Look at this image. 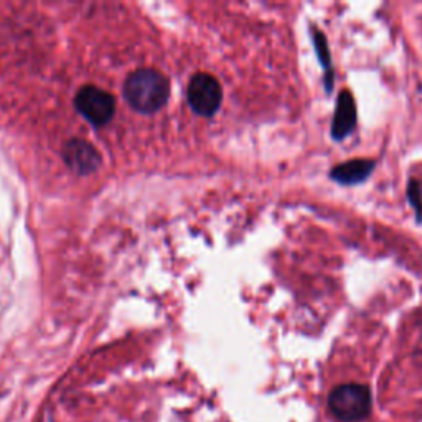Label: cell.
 <instances>
[{
    "label": "cell",
    "instance_id": "obj_1",
    "mask_svg": "<svg viewBox=\"0 0 422 422\" xmlns=\"http://www.w3.org/2000/svg\"><path fill=\"white\" fill-rule=\"evenodd\" d=\"M169 79L152 68H140L130 73L124 83V98L140 114H154L167 104Z\"/></svg>",
    "mask_w": 422,
    "mask_h": 422
},
{
    "label": "cell",
    "instance_id": "obj_4",
    "mask_svg": "<svg viewBox=\"0 0 422 422\" xmlns=\"http://www.w3.org/2000/svg\"><path fill=\"white\" fill-rule=\"evenodd\" d=\"M78 113L93 125H106L115 113V101L108 91L98 86H84L74 98Z\"/></svg>",
    "mask_w": 422,
    "mask_h": 422
},
{
    "label": "cell",
    "instance_id": "obj_2",
    "mask_svg": "<svg viewBox=\"0 0 422 422\" xmlns=\"http://www.w3.org/2000/svg\"><path fill=\"white\" fill-rule=\"evenodd\" d=\"M329 408L341 422L363 421L371 413V391L365 384H340L329 396Z\"/></svg>",
    "mask_w": 422,
    "mask_h": 422
},
{
    "label": "cell",
    "instance_id": "obj_5",
    "mask_svg": "<svg viewBox=\"0 0 422 422\" xmlns=\"http://www.w3.org/2000/svg\"><path fill=\"white\" fill-rule=\"evenodd\" d=\"M63 159L69 169L78 175H88L96 172L101 157L91 144L81 139H73L64 145Z\"/></svg>",
    "mask_w": 422,
    "mask_h": 422
},
{
    "label": "cell",
    "instance_id": "obj_3",
    "mask_svg": "<svg viewBox=\"0 0 422 422\" xmlns=\"http://www.w3.org/2000/svg\"><path fill=\"white\" fill-rule=\"evenodd\" d=\"M188 104L195 113L203 118H211L223 101L221 84L208 73H197L190 79L187 88Z\"/></svg>",
    "mask_w": 422,
    "mask_h": 422
},
{
    "label": "cell",
    "instance_id": "obj_8",
    "mask_svg": "<svg viewBox=\"0 0 422 422\" xmlns=\"http://www.w3.org/2000/svg\"><path fill=\"white\" fill-rule=\"evenodd\" d=\"M310 33H312V43H314L316 58H319V63L321 64V68H324V73H325V91L330 94L331 91H333L335 74H333V64H331V55H330L329 43H326L325 35L321 33L319 28L312 27Z\"/></svg>",
    "mask_w": 422,
    "mask_h": 422
},
{
    "label": "cell",
    "instance_id": "obj_9",
    "mask_svg": "<svg viewBox=\"0 0 422 422\" xmlns=\"http://www.w3.org/2000/svg\"><path fill=\"white\" fill-rule=\"evenodd\" d=\"M408 202L411 208L416 213V221L422 223V192L419 187V182L416 178H411L408 182Z\"/></svg>",
    "mask_w": 422,
    "mask_h": 422
},
{
    "label": "cell",
    "instance_id": "obj_7",
    "mask_svg": "<svg viewBox=\"0 0 422 422\" xmlns=\"http://www.w3.org/2000/svg\"><path fill=\"white\" fill-rule=\"evenodd\" d=\"M376 167V160L371 159H351L348 162L336 165L330 170V178L333 182L351 187V185H360L370 178Z\"/></svg>",
    "mask_w": 422,
    "mask_h": 422
},
{
    "label": "cell",
    "instance_id": "obj_6",
    "mask_svg": "<svg viewBox=\"0 0 422 422\" xmlns=\"http://www.w3.org/2000/svg\"><path fill=\"white\" fill-rule=\"evenodd\" d=\"M356 127V104L353 94L350 91H341L338 94L335 106L333 120H331L330 134L331 139L336 142H341L348 135H351Z\"/></svg>",
    "mask_w": 422,
    "mask_h": 422
}]
</instances>
